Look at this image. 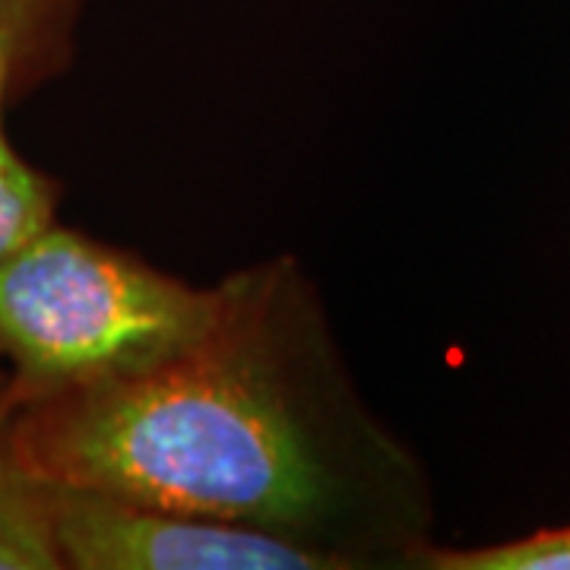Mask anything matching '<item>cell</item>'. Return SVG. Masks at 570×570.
<instances>
[{
    "mask_svg": "<svg viewBox=\"0 0 570 570\" xmlns=\"http://www.w3.org/2000/svg\"><path fill=\"white\" fill-rule=\"evenodd\" d=\"M422 558L434 570H570V527L530 532L485 549H431Z\"/></svg>",
    "mask_w": 570,
    "mask_h": 570,
    "instance_id": "7",
    "label": "cell"
},
{
    "mask_svg": "<svg viewBox=\"0 0 570 570\" xmlns=\"http://www.w3.org/2000/svg\"><path fill=\"white\" fill-rule=\"evenodd\" d=\"M194 288L82 232L48 225L0 261V371L17 406L159 365L219 321Z\"/></svg>",
    "mask_w": 570,
    "mask_h": 570,
    "instance_id": "2",
    "label": "cell"
},
{
    "mask_svg": "<svg viewBox=\"0 0 570 570\" xmlns=\"http://www.w3.org/2000/svg\"><path fill=\"white\" fill-rule=\"evenodd\" d=\"M10 89L0 86V261L29 245L58 213V184L32 163L7 137V105Z\"/></svg>",
    "mask_w": 570,
    "mask_h": 570,
    "instance_id": "6",
    "label": "cell"
},
{
    "mask_svg": "<svg viewBox=\"0 0 570 570\" xmlns=\"http://www.w3.org/2000/svg\"><path fill=\"white\" fill-rule=\"evenodd\" d=\"M20 406L0 371V570H61L51 527V482L29 466Z\"/></svg>",
    "mask_w": 570,
    "mask_h": 570,
    "instance_id": "4",
    "label": "cell"
},
{
    "mask_svg": "<svg viewBox=\"0 0 570 570\" xmlns=\"http://www.w3.org/2000/svg\"><path fill=\"white\" fill-rule=\"evenodd\" d=\"M77 0H0V86L13 99L58 77Z\"/></svg>",
    "mask_w": 570,
    "mask_h": 570,
    "instance_id": "5",
    "label": "cell"
},
{
    "mask_svg": "<svg viewBox=\"0 0 570 570\" xmlns=\"http://www.w3.org/2000/svg\"><path fill=\"white\" fill-rule=\"evenodd\" d=\"M223 288L194 346L22 406V453L51 485L279 532L358 568L403 532V460L333 384L295 279Z\"/></svg>",
    "mask_w": 570,
    "mask_h": 570,
    "instance_id": "1",
    "label": "cell"
},
{
    "mask_svg": "<svg viewBox=\"0 0 570 570\" xmlns=\"http://www.w3.org/2000/svg\"><path fill=\"white\" fill-rule=\"evenodd\" d=\"M61 570H343L336 554L194 513L51 485Z\"/></svg>",
    "mask_w": 570,
    "mask_h": 570,
    "instance_id": "3",
    "label": "cell"
}]
</instances>
